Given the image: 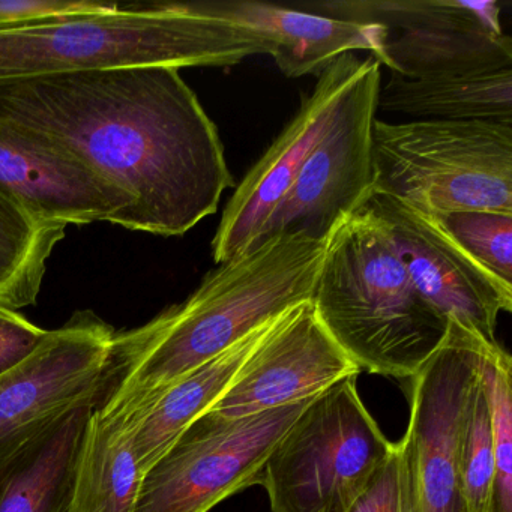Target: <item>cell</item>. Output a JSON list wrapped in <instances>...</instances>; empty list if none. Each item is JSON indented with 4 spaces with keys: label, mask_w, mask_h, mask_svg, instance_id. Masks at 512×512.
<instances>
[{
    "label": "cell",
    "mask_w": 512,
    "mask_h": 512,
    "mask_svg": "<svg viewBox=\"0 0 512 512\" xmlns=\"http://www.w3.org/2000/svg\"><path fill=\"white\" fill-rule=\"evenodd\" d=\"M380 67L373 56L364 59L334 121L250 247L293 233L328 241L367 202L373 182L371 134L379 112Z\"/></svg>",
    "instance_id": "ba28073f"
},
{
    "label": "cell",
    "mask_w": 512,
    "mask_h": 512,
    "mask_svg": "<svg viewBox=\"0 0 512 512\" xmlns=\"http://www.w3.org/2000/svg\"><path fill=\"white\" fill-rule=\"evenodd\" d=\"M487 343L448 319L439 349L410 380L409 451L419 512H467L460 467L461 437L470 395Z\"/></svg>",
    "instance_id": "9c48e42d"
},
{
    "label": "cell",
    "mask_w": 512,
    "mask_h": 512,
    "mask_svg": "<svg viewBox=\"0 0 512 512\" xmlns=\"http://www.w3.org/2000/svg\"><path fill=\"white\" fill-rule=\"evenodd\" d=\"M313 398L244 418L206 412L143 475L134 512H209L260 485L272 449Z\"/></svg>",
    "instance_id": "52a82bcc"
},
{
    "label": "cell",
    "mask_w": 512,
    "mask_h": 512,
    "mask_svg": "<svg viewBox=\"0 0 512 512\" xmlns=\"http://www.w3.org/2000/svg\"><path fill=\"white\" fill-rule=\"evenodd\" d=\"M359 373L358 365L323 328L311 301L302 302L274 323L208 412L221 419L256 415L310 400Z\"/></svg>",
    "instance_id": "4fadbf2b"
},
{
    "label": "cell",
    "mask_w": 512,
    "mask_h": 512,
    "mask_svg": "<svg viewBox=\"0 0 512 512\" xmlns=\"http://www.w3.org/2000/svg\"><path fill=\"white\" fill-rule=\"evenodd\" d=\"M311 304L359 370L395 379H412L448 329V320L416 290L367 203L328 239Z\"/></svg>",
    "instance_id": "277c9868"
},
{
    "label": "cell",
    "mask_w": 512,
    "mask_h": 512,
    "mask_svg": "<svg viewBox=\"0 0 512 512\" xmlns=\"http://www.w3.org/2000/svg\"><path fill=\"white\" fill-rule=\"evenodd\" d=\"M299 10L344 22L377 25L389 32L461 29L503 35L500 4L464 0H332Z\"/></svg>",
    "instance_id": "44dd1931"
},
{
    "label": "cell",
    "mask_w": 512,
    "mask_h": 512,
    "mask_svg": "<svg viewBox=\"0 0 512 512\" xmlns=\"http://www.w3.org/2000/svg\"><path fill=\"white\" fill-rule=\"evenodd\" d=\"M394 443L347 377L313 398L260 473L272 512H346Z\"/></svg>",
    "instance_id": "8992f818"
},
{
    "label": "cell",
    "mask_w": 512,
    "mask_h": 512,
    "mask_svg": "<svg viewBox=\"0 0 512 512\" xmlns=\"http://www.w3.org/2000/svg\"><path fill=\"white\" fill-rule=\"evenodd\" d=\"M377 110L413 121L512 122V68L433 79L391 74L380 86Z\"/></svg>",
    "instance_id": "d6986e66"
},
{
    "label": "cell",
    "mask_w": 512,
    "mask_h": 512,
    "mask_svg": "<svg viewBox=\"0 0 512 512\" xmlns=\"http://www.w3.org/2000/svg\"><path fill=\"white\" fill-rule=\"evenodd\" d=\"M365 203L388 230L422 298L446 320L497 343L499 314L512 311V286L472 259L434 215L383 194H371Z\"/></svg>",
    "instance_id": "8fae6325"
},
{
    "label": "cell",
    "mask_w": 512,
    "mask_h": 512,
    "mask_svg": "<svg viewBox=\"0 0 512 512\" xmlns=\"http://www.w3.org/2000/svg\"><path fill=\"white\" fill-rule=\"evenodd\" d=\"M140 421L95 406L86 427L70 512H134L143 472L133 439Z\"/></svg>",
    "instance_id": "e0dca14e"
},
{
    "label": "cell",
    "mask_w": 512,
    "mask_h": 512,
    "mask_svg": "<svg viewBox=\"0 0 512 512\" xmlns=\"http://www.w3.org/2000/svg\"><path fill=\"white\" fill-rule=\"evenodd\" d=\"M104 4L94 0H0V29L89 13Z\"/></svg>",
    "instance_id": "4316f807"
},
{
    "label": "cell",
    "mask_w": 512,
    "mask_h": 512,
    "mask_svg": "<svg viewBox=\"0 0 512 512\" xmlns=\"http://www.w3.org/2000/svg\"><path fill=\"white\" fill-rule=\"evenodd\" d=\"M65 229L41 220L0 187V307L17 311L37 302L47 262Z\"/></svg>",
    "instance_id": "7402d4cb"
},
{
    "label": "cell",
    "mask_w": 512,
    "mask_h": 512,
    "mask_svg": "<svg viewBox=\"0 0 512 512\" xmlns=\"http://www.w3.org/2000/svg\"><path fill=\"white\" fill-rule=\"evenodd\" d=\"M364 59L347 53L320 73L314 91L302 100L298 115L248 170L227 202L212 239V259L217 265L244 253L259 236L334 121L344 95L364 67Z\"/></svg>",
    "instance_id": "7c38bea8"
},
{
    "label": "cell",
    "mask_w": 512,
    "mask_h": 512,
    "mask_svg": "<svg viewBox=\"0 0 512 512\" xmlns=\"http://www.w3.org/2000/svg\"><path fill=\"white\" fill-rule=\"evenodd\" d=\"M481 377L490 401L494 439L488 512H512V359L500 344L485 350Z\"/></svg>",
    "instance_id": "603a6c76"
},
{
    "label": "cell",
    "mask_w": 512,
    "mask_h": 512,
    "mask_svg": "<svg viewBox=\"0 0 512 512\" xmlns=\"http://www.w3.org/2000/svg\"><path fill=\"white\" fill-rule=\"evenodd\" d=\"M326 244L304 233L272 236L218 265L182 304L116 335L97 406L145 415L173 383L311 301Z\"/></svg>",
    "instance_id": "7a4b0ae2"
},
{
    "label": "cell",
    "mask_w": 512,
    "mask_h": 512,
    "mask_svg": "<svg viewBox=\"0 0 512 512\" xmlns=\"http://www.w3.org/2000/svg\"><path fill=\"white\" fill-rule=\"evenodd\" d=\"M211 13L241 29L274 58L290 79L326 70L347 53L368 52L379 64L389 31L382 26L329 19L284 5L241 0L206 2Z\"/></svg>",
    "instance_id": "9a60e30c"
},
{
    "label": "cell",
    "mask_w": 512,
    "mask_h": 512,
    "mask_svg": "<svg viewBox=\"0 0 512 512\" xmlns=\"http://www.w3.org/2000/svg\"><path fill=\"white\" fill-rule=\"evenodd\" d=\"M0 187L49 223L118 224L128 230L133 202L80 158L0 122Z\"/></svg>",
    "instance_id": "5bb4252c"
},
{
    "label": "cell",
    "mask_w": 512,
    "mask_h": 512,
    "mask_svg": "<svg viewBox=\"0 0 512 512\" xmlns=\"http://www.w3.org/2000/svg\"><path fill=\"white\" fill-rule=\"evenodd\" d=\"M371 194L430 215L512 212V122L376 119Z\"/></svg>",
    "instance_id": "5b68a950"
},
{
    "label": "cell",
    "mask_w": 512,
    "mask_h": 512,
    "mask_svg": "<svg viewBox=\"0 0 512 512\" xmlns=\"http://www.w3.org/2000/svg\"><path fill=\"white\" fill-rule=\"evenodd\" d=\"M112 326L79 311L0 376V451L64 413L100 403L110 379Z\"/></svg>",
    "instance_id": "30bf717a"
},
{
    "label": "cell",
    "mask_w": 512,
    "mask_h": 512,
    "mask_svg": "<svg viewBox=\"0 0 512 512\" xmlns=\"http://www.w3.org/2000/svg\"><path fill=\"white\" fill-rule=\"evenodd\" d=\"M434 217L472 259L512 286V212L473 209Z\"/></svg>",
    "instance_id": "cb8c5ba5"
},
{
    "label": "cell",
    "mask_w": 512,
    "mask_h": 512,
    "mask_svg": "<svg viewBox=\"0 0 512 512\" xmlns=\"http://www.w3.org/2000/svg\"><path fill=\"white\" fill-rule=\"evenodd\" d=\"M346 512H419L412 463L403 439L394 443Z\"/></svg>",
    "instance_id": "484cf974"
},
{
    "label": "cell",
    "mask_w": 512,
    "mask_h": 512,
    "mask_svg": "<svg viewBox=\"0 0 512 512\" xmlns=\"http://www.w3.org/2000/svg\"><path fill=\"white\" fill-rule=\"evenodd\" d=\"M278 319L266 323L217 358L191 371L158 397L143 415L133 439L143 475L196 419L205 415L226 394L242 365Z\"/></svg>",
    "instance_id": "ac0fdd59"
},
{
    "label": "cell",
    "mask_w": 512,
    "mask_h": 512,
    "mask_svg": "<svg viewBox=\"0 0 512 512\" xmlns=\"http://www.w3.org/2000/svg\"><path fill=\"white\" fill-rule=\"evenodd\" d=\"M0 122L71 152L124 191L134 232L185 235L235 185L217 127L178 68L0 80Z\"/></svg>",
    "instance_id": "6da1fadb"
},
{
    "label": "cell",
    "mask_w": 512,
    "mask_h": 512,
    "mask_svg": "<svg viewBox=\"0 0 512 512\" xmlns=\"http://www.w3.org/2000/svg\"><path fill=\"white\" fill-rule=\"evenodd\" d=\"M460 467L467 512H488L494 470V439L490 401L481 373L470 395L461 437Z\"/></svg>",
    "instance_id": "d4e9b609"
},
{
    "label": "cell",
    "mask_w": 512,
    "mask_h": 512,
    "mask_svg": "<svg viewBox=\"0 0 512 512\" xmlns=\"http://www.w3.org/2000/svg\"><path fill=\"white\" fill-rule=\"evenodd\" d=\"M263 55L206 2L106 4L0 29V80L133 67H233Z\"/></svg>",
    "instance_id": "3957f363"
},
{
    "label": "cell",
    "mask_w": 512,
    "mask_h": 512,
    "mask_svg": "<svg viewBox=\"0 0 512 512\" xmlns=\"http://www.w3.org/2000/svg\"><path fill=\"white\" fill-rule=\"evenodd\" d=\"M382 65L406 79L505 70L512 68V41L506 34L461 29L389 32Z\"/></svg>",
    "instance_id": "ffe728a7"
},
{
    "label": "cell",
    "mask_w": 512,
    "mask_h": 512,
    "mask_svg": "<svg viewBox=\"0 0 512 512\" xmlns=\"http://www.w3.org/2000/svg\"><path fill=\"white\" fill-rule=\"evenodd\" d=\"M94 407H76L0 451V512H70L80 449Z\"/></svg>",
    "instance_id": "2e32d148"
},
{
    "label": "cell",
    "mask_w": 512,
    "mask_h": 512,
    "mask_svg": "<svg viewBox=\"0 0 512 512\" xmlns=\"http://www.w3.org/2000/svg\"><path fill=\"white\" fill-rule=\"evenodd\" d=\"M46 334L16 310L0 307V376L31 355Z\"/></svg>",
    "instance_id": "83f0119b"
}]
</instances>
